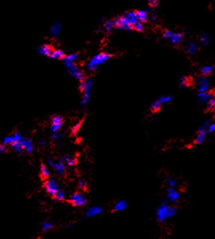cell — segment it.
<instances>
[{
	"label": "cell",
	"mask_w": 215,
	"mask_h": 239,
	"mask_svg": "<svg viewBox=\"0 0 215 239\" xmlns=\"http://www.w3.org/2000/svg\"><path fill=\"white\" fill-rule=\"evenodd\" d=\"M112 58V55L106 53H99L95 56H94L91 59V61L87 64V68L91 71H95L98 69V66L103 64L104 62L108 61Z\"/></svg>",
	"instance_id": "cell-3"
},
{
	"label": "cell",
	"mask_w": 215,
	"mask_h": 239,
	"mask_svg": "<svg viewBox=\"0 0 215 239\" xmlns=\"http://www.w3.org/2000/svg\"><path fill=\"white\" fill-rule=\"evenodd\" d=\"M199 82V92H206V91H209L210 83H209V80L206 78V76L202 75L199 79V82Z\"/></svg>",
	"instance_id": "cell-14"
},
{
	"label": "cell",
	"mask_w": 215,
	"mask_h": 239,
	"mask_svg": "<svg viewBox=\"0 0 215 239\" xmlns=\"http://www.w3.org/2000/svg\"><path fill=\"white\" fill-rule=\"evenodd\" d=\"M103 27L105 29L106 33H110V31H112L113 29L115 27V21H111V20H107V21L104 22L103 23Z\"/></svg>",
	"instance_id": "cell-26"
},
{
	"label": "cell",
	"mask_w": 215,
	"mask_h": 239,
	"mask_svg": "<svg viewBox=\"0 0 215 239\" xmlns=\"http://www.w3.org/2000/svg\"><path fill=\"white\" fill-rule=\"evenodd\" d=\"M167 183L169 185V187H172V188H175L177 187L178 185V181L174 178H167Z\"/></svg>",
	"instance_id": "cell-37"
},
{
	"label": "cell",
	"mask_w": 215,
	"mask_h": 239,
	"mask_svg": "<svg viewBox=\"0 0 215 239\" xmlns=\"http://www.w3.org/2000/svg\"><path fill=\"white\" fill-rule=\"evenodd\" d=\"M134 29L135 31L141 32V31H143V26H142V24L141 22H137L136 24L134 25Z\"/></svg>",
	"instance_id": "cell-39"
},
{
	"label": "cell",
	"mask_w": 215,
	"mask_h": 239,
	"mask_svg": "<svg viewBox=\"0 0 215 239\" xmlns=\"http://www.w3.org/2000/svg\"><path fill=\"white\" fill-rule=\"evenodd\" d=\"M211 123V120H206L205 122H203L202 126L199 127V130H198V135H197V138L195 139V140L193 142V145L194 146H197V145H200L206 139V136H207V129H208L209 126Z\"/></svg>",
	"instance_id": "cell-4"
},
{
	"label": "cell",
	"mask_w": 215,
	"mask_h": 239,
	"mask_svg": "<svg viewBox=\"0 0 215 239\" xmlns=\"http://www.w3.org/2000/svg\"><path fill=\"white\" fill-rule=\"evenodd\" d=\"M115 21V27L120 30H124V31H130L134 29V26L130 24L127 19H124L123 17H118L117 19L114 20Z\"/></svg>",
	"instance_id": "cell-9"
},
{
	"label": "cell",
	"mask_w": 215,
	"mask_h": 239,
	"mask_svg": "<svg viewBox=\"0 0 215 239\" xmlns=\"http://www.w3.org/2000/svg\"><path fill=\"white\" fill-rule=\"evenodd\" d=\"M184 33H182V34H171V36H170V42L173 43V44H179L182 41V34H183Z\"/></svg>",
	"instance_id": "cell-24"
},
{
	"label": "cell",
	"mask_w": 215,
	"mask_h": 239,
	"mask_svg": "<svg viewBox=\"0 0 215 239\" xmlns=\"http://www.w3.org/2000/svg\"><path fill=\"white\" fill-rule=\"evenodd\" d=\"M148 3L151 7H155L158 4V0H149Z\"/></svg>",
	"instance_id": "cell-45"
},
{
	"label": "cell",
	"mask_w": 215,
	"mask_h": 239,
	"mask_svg": "<svg viewBox=\"0 0 215 239\" xmlns=\"http://www.w3.org/2000/svg\"><path fill=\"white\" fill-rule=\"evenodd\" d=\"M177 214V209L170 206V202L165 200L161 202L156 211V218L158 223H164L166 219L174 218Z\"/></svg>",
	"instance_id": "cell-1"
},
{
	"label": "cell",
	"mask_w": 215,
	"mask_h": 239,
	"mask_svg": "<svg viewBox=\"0 0 215 239\" xmlns=\"http://www.w3.org/2000/svg\"><path fill=\"white\" fill-rule=\"evenodd\" d=\"M80 127H81V124H80V122H78V123H76V124L73 127V128H72V131L74 132V133H77V132L80 130Z\"/></svg>",
	"instance_id": "cell-44"
},
{
	"label": "cell",
	"mask_w": 215,
	"mask_h": 239,
	"mask_svg": "<svg viewBox=\"0 0 215 239\" xmlns=\"http://www.w3.org/2000/svg\"><path fill=\"white\" fill-rule=\"evenodd\" d=\"M102 211H103V208L100 207V206H91V207L86 210V216L87 218H93V217H95V216L98 215L99 214L102 213Z\"/></svg>",
	"instance_id": "cell-15"
},
{
	"label": "cell",
	"mask_w": 215,
	"mask_h": 239,
	"mask_svg": "<svg viewBox=\"0 0 215 239\" xmlns=\"http://www.w3.org/2000/svg\"><path fill=\"white\" fill-rule=\"evenodd\" d=\"M22 146L23 147V150L28 154H32L34 152V144L31 140L29 139H22L21 140Z\"/></svg>",
	"instance_id": "cell-16"
},
{
	"label": "cell",
	"mask_w": 215,
	"mask_h": 239,
	"mask_svg": "<svg viewBox=\"0 0 215 239\" xmlns=\"http://www.w3.org/2000/svg\"><path fill=\"white\" fill-rule=\"evenodd\" d=\"M197 45L195 43H194L193 42H189L188 44L187 45V52L189 55H194L197 51Z\"/></svg>",
	"instance_id": "cell-27"
},
{
	"label": "cell",
	"mask_w": 215,
	"mask_h": 239,
	"mask_svg": "<svg viewBox=\"0 0 215 239\" xmlns=\"http://www.w3.org/2000/svg\"><path fill=\"white\" fill-rule=\"evenodd\" d=\"M40 175L43 179H48L50 178V171L48 170L47 166L42 165L40 166Z\"/></svg>",
	"instance_id": "cell-25"
},
{
	"label": "cell",
	"mask_w": 215,
	"mask_h": 239,
	"mask_svg": "<svg viewBox=\"0 0 215 239\" xmlns=\"http://www.w3.org/2000/svg\"><path fill=\"white\" fill-rule=\"evenodd\" d=\"M214 67V66H207V67H203L201 70V74L203 76H208L213 72Z\"/></svg>",
	"instance_id": "cell-32"
},
{
	"label": "cell",
	"mask_w": 215,
	"mask_h": 239,
	"mask_svg": "<svg viewBox=\"0 0 215 239\" xmlns=\"http://www.w3.org/2000/svg\"><path fill=\"white\" fill-rule=\"evenodd\" d=\"M122 17L126 19L127 21L129 22L130 23L132 24L134 26V24H136L138 22V19H137L136 13L135 11H129L124 14L122 15Z\"/></svg>",
	"instance_id": "cell-21"
},
{
	"label": "cell",
	"mask_w": 215,
	"mask_h": 239,
	"mask_svg": "<svg viewBox=\"0 0 215 239\" xmlns=\"http://www.w3.org/2000/svg\"><path fill=\"white\" fill-rule=\"evenodd\" d=\"M10 146H11L12 150H13V151H14V152L17 154H21L22 152L24 151L23 147H22V146L21 141L16 142H14V143L11 144Z\"/></svg>",
	"instance_id": "cell-29"
},
{
	"label": "cell",
	"mask_w": 215,
	"mask_h": 239,
	"mask_svg": "<svg viewBox=\"0 0 215 239\" xmlns=\"http://www.w3.org/2000/svg\"><path fill=\"white\" fill-rule=\"evenodd\" d=\"M63 125V118L62 116L58 115H54L51 118V125H50V130L51 133L59 131Z\"/></svg>",
	"instance_id": "cell-8"
},
{
	"label": "cell",
	"mask_w": 215,
	"mask_h": 239,
	"mask_svg": "<svg viewBox=\"0 0 215 239\" xmlns=\"http://www.w3.org/2000/svg\"><path fill=\"white\" fill-rule=\"evenodd\" d=\"M206 104H207V107H208L209 110H212V111L215 110V97L209 101Z\"/></svg>",
	"instance_id": "cell-38"
},
{
	"label": "cell",
	"mask_w": 215,
	"mask_h": 239,
	"mask_svg": "<svg viewBox=\"0 0 215 239\" xmlns=\"http://www.w3.org/2000/svg\"><path fill=\"white\" fill-rule=\"evenodd\" d=\"M127 207V203L126 202V201H124V200H119L114 206V211H116V212H119V211H122L126 210Z\"/></svg>",
	"instance_id": "cell-22"
},
{
	"label": "cell",
	"mask_w": 215,
	"mask_h": 239,
	"mask_svg": "<svg viewBox=\"0 0 215 239\" xmlns=\"http://www.w3.org/2000/svg\"><path fill=\"white\" fill-rule=\"evenodd\" d=\"M64 53L61 50H53L49 57L52 59H62L64 58Z\"/></svg>",
	"instance_id": "cell-23"
},
{
	"label": "cell",
	"mask_w": 215,
	"mask_h": 239,
	"mask_svg": "<svg viewBox=\"0 0 215 239\" xmlns=\"http://www.w3.org/2000/svg\"><path fill=\"white\" fill-rule=\"evenodd\" d=\"M70 203L74 206H83L87 202V199L84 194L81 192H75L69 199Z\"/></svg>",
	"instance_id": "cell-5"
},
{
	"label": "cell",
	"mask_w": 215,
	"mask_h": 239,
	"mask_svg": "<svg viewBox=\"0 0 215 239\" xmlns=\"http://www.w3.org/2000/svg\"><path fill=\"white\" fill-rule=\"evenodd\" d=\"M200 41H201V43L202 45H206L209 42L208 36L206 35V34H202L201 38H200Z\"/></svg>",
	"instance_id": "cell-40"
},
{
	"label": "cell",
	"mask_w": 215,
	"mask_h": 239,
	"mask_svg": "<svg viewBox=\"0 0 215 239\" xmlns=\"http://www.w3.org/2000/svg\"><path fill=\"white\" fill-rule=\"evenodd\" d=\"M7 145L4 143H0V154H2L5 153L6 151H7Z\"/></svg>",
	"instance_id": "cell-43"
},
{
	"label": "cell",
	"mask_w": 215,
	"mask_h": 239,
	"mask_svg": "<svg viewBox=\"0 0 215 239\" xmlns=\"http://www.w3.org/2000/svg\"><path fill=\"white\" fill-rule=\"evenodd\" d=\"M158 100L162 104H166V103H170V101L172 100V96L170 95H163L161 96L158 98Z\"/></svg>",
	"instance_id": "cell-35"
},
{
	"label": "cell",
	"mask_w": 215,
	"mask_h": 239,
	"mask_svg": "<svg viewBox=\"0 0 215 239\" xmlns=\"http://www.w3.org/2000/svg\"><path fill=\"white\" fill-rule=\"evenodd\" d=\"M162 103L159 102L158 100L155 101L154 103H153L151 104V110L152 113H157L158 112L159 110H161V107H162Z\"/></svg>",
	"instance_id": "cell-31"
},
{
	"label": "cell",
	"mask_w": 215,
	"mask_h": 239,
	"mask_svg": "<svg viewBox=\"0 0 215 239\" xmlns=\"http://www.w3.org/2000/svg\"><path fill=\"white\" fill-rule=\"evenodd\" d=\"M214 137H215V136H214Z\"/></svg>",
	"instance_id": "cell-48"
},
{
	"label": "cell",
	"mask_w": 215,
	"mask_h": 239,
	"mask_svg": "<svg viewBox=\"0 0 215 239\" xmlns=\"http://www.w3.org/2000/svg\"><path fill=\"white\" fill-rule=\"evenodd\" d=\"M42 230L43 232H47L49 230L52 228V224L49 222H44V223L42 224Z\"/></svg>",
	"instance_id": "cell-36"
},
{
	"label": "cell",
	"mask_w": 215,
	"mask_h": 239,
	"mask_svg": "<svg viewBox=\"0 0 215 239\" xmlns=\"http://www.w3.org/2000/svg\"><path fill=\"white\" fill-rule=\"evenodd\" d=\"M22 138V135L19 131H16L11 135L5 137L3 140H2V143L6 144V145H11V144L16 142L21 141Z\"/></svg>",
	"instance_id": "cell-10"
},
{
	"label": "cell",
	"mask_w": 215,
	"mask_h": 239,
	"mask_svg": "<svg viewBox=\"0 0 215 239\" xmlns=\"http://www.w3.org/2000/svg\"><path fill=\"white\" fill-rule=\"evenodd\" d=\"M38 145L40 146H44L46 145V142L44 141V140H41V141H39V142H38Z\"/></svg>",
	"instance_id": "cell-47"
},
{
	"label": "cell",
	"mask_w": 215,
	"mask_h": 239,
	"mask_svg": "<svg viewBox=\"0 0 215 239\" xmlns=\"http://www.w3.org/2000/svg\"><path fill=\"white\" fill-rule=\"evenodd\" d=\"M66 67L68 70L70 74L79 82H82L86 79H85V74L82 72V70L75 63L69 65V66H67Z\"/></svg>",
	"instance_id": "cell-6"
},
{
	"label": "cell",
	"mask_w": 215,
	"mask_h": 239,
	"mask_svg": "<svg viewBox=\"0 0 215 239\" xmlns=\"http://www.w3.org/2000/svg\"><path fill=\"white\" fill-rule=\"evenodd\" d=\"M44 187L45 189L46 190V192L48 193V194H50V196H54L55 194V193L59 190V186L58 184V182L55 181L54 178H48L46 179L45 183H44Z\"/></svg>",
	"instance_id": "cell-7"
},
{
	"label": "cell",
	"mask_w": 215,
	"mask_h": 239,
	"mask_svg": "<svg viewBox=\"0 0 215 239\" xmlns=\"http://www.w3.org/2000/svg\"><path fill=\"white\" fill-rule=\"evenodd\" d=\"M92 86H93V79L91 78L85 79L82 82H79V89L82 93V97L81 99V105L82 106H86L90 101Z\"/></svg>",
	"instance_id": "cell-2"
},
{
	"label": "cell",
	"mask_w": 215,
	"mask_h": 239,
	"mask_svg": "<svg viewBox=\"0 0 215 239\" xmlns=\"http://www.w3.org/2000/svg\"><path fill=\"white\" fill-rule=\"evenodd\" d=\"M53 49L51 46L48 45V44H43L38 48V53L41 55H44V56H50V54L52 53Z\"/></svg>",
	"instance_id": "cell-20"
},
{
	"label": "cell",
	"mask_w": 215,
	"mask_h": 239,
	"mask_svg": "<svg viewBox=\"0 0 215 239\" xmlns=\"http://www.w3.org/2000/svg\"><path fill=\"white\" fill-rule=\"evenodd\" d=\"M214 132H215V122H211V123L209 126L208 129H207V133L211 134V133H214Z\"/></svg>",
	"instance_id": "cell-41"
},
{
	"label": "cell",
	"mask_w": 215,
	"mask_h": 239,
	"mask_svg": "<svg viewBox=\"0 0 215 239\" xmlns=\"http://www.w3.org/2000/svg\"><path fill=\"white\" fill-rule=\"evenodd\" d=\"M51 167L55 170V171L57 173L58 175H63L65 174V171H66V164L61 159H59L57 162L54 161Z\"/></svg>",
	"instance_id": "cell-12"
},
{
	"label": "cell",
	"mask_w": 215,
	"mask_h": 239,
	"mask_svg": "<svg viewBox=\"0 0 215 239\" xmlns=\"http://www.w3.org/2000/svg\"><path fill=\"white\" fill-rule=\"evenodd\" d=\"M190 84H191V79L187 76L183 77L180 82V86L182 87H188L190 86Z\"/></svg>",
	"instance_id": "cell-34"
},
{
	"label": "cell",
	"mask_w": 215,
	"mask_h": 239,
	"mask_svg": "<svg viewBox=\"0 0 215 239\" xmlns=\"http://www.w3.org/2000/svg\"><path fill=\"white\" fill-rule=\"evenodd\" d=\"M171 34H171V31H165V32L163 33V36L166 38H170Z\"/></svg>",
	"instance_id": "cell-46"
},
{
	"label": "cell",
	"mask_w": 215,
	"mask_h": 239,
	"mask_svg": "<svg viewBox=\"0 0 215 239\" xmlns=\"http://www.w3.org/2000/svg\"><path fill=\"white\" fill-rule=\"evenodd\" d=\"M62 138H63V133H62L60 130L58 132L51 133V141L54 142H59L60 140H62Z\"/></svg>",
	"instance_id": "cell-30"
},
{
	"label": "cell",
	"mask_w": 215,
	"mask_h": 239,
	"mask_svg": "<svg viewBox=\"0 0 215 239\" xmlns=\"http://www.w3.org/2000/svg\"><path fill=\"white\" fill-rule=\"evenodd\" d=\"M199 101L202 103H207L210 100L215 97V93L213 91H206V92H199Z\"/></svg>",
	"instance_id": "cell-13"
},
{
	"label": "cell",
	"mask_w": 215,
	"mask_h": 239,
	"mask_svg": "<svg viewBox=\"0 0 215 239\" xmlns=\"http://www.w3.org/2000/svg\"><path fill=\"white\" fill-rule=\"evenodd\" d=\"M61 160H62V162L66 164V166H73L75 165L77 163L76 158H74L72 154H65V155L61 158Z\"/></svg>",
	"instance_id": "cell-19"
},
{
	"label": "cell",
	"mask_w": 215,
	"mask_h": 239,
	"mask_svg": "<svg viewBox=\"0 0 215 239\" xmlns=\"http://www.w3.org/2000/svg\"><path fill=\"white\" fill-rule=\"evenodd\" d=\"M78 187L80 188V189L85 190L86 188V182L83 180H79L78 182Z\"/></svg>",
	"instance_id": "cell-42"
},
{
	"label": "cell",
	"mask_w": 215,
	"mask_h": 239,
	"mask_svg": "<svg viewBox=\"0 0 215 239\" xmlns=\"http://www.w3.org/2000/svg\"><path fill=\"white\" fill-rule=\"evenodd\" d=\"M53 198H54V199H55V201L56 202H62L65 199V194L64 192L62 191L61 190H58L56 193H55V194L53 196Z\"/></svg>",
	"instance_id": "cell-33"
},
{
	"label": "cell",
	"mask_w": 215,
	"mask_h": 239,
	"mask_svg": "<svg viewBox=\"0 0 215 239\" xmlns=\"http://www.w3.org/2000/svg\"><path fill=\"white\" fill-rule=\"evenodd\" d=\"M136 16L138 20H139L140 22H146L147 21V14L146 11L144 10H136Z\"/></svg>",
	"instance_id": "cell-28"
},
{
	"label": "cell",
	"mask_w": 215,
	"mask_h": 239,
	"mask_svg": "<svg viewBox=\"0 0 215 239\" xmlns=\"http://www.w3.org/2000/svg\"><path fill=\"white\" fill-rule=\"evenodd\" d=\"M62 29V24L58 22H55V23L52 24V26L50 27V34H51L52 37L56 38L59 35V34L61 33Z\"/></svg>",
	"instance_id": "cell-17"
},
{
	"label": "cell",
	"mask_w": 215,
	"mask_h": 239,
	"mask_svg": "<svg viewBox=\"0 0 215 239\" xmlns=\"http://www.w3.org/2000/svg\"><path fill=\"white\" fill-rule=\"evenodd\" d=\"M78 58H79V55L77 53H74V54H71V55L64 56V58H62V62H63L65 67H67L69 65L75 63V62L78 60Z\"/></svg>",
	"instance_id": "cell-18"
},
{
	"label": "cell",
	"mask_w": 215,
	"mask_h": 239,
	"mask_svg": "<svg viewBox=\"0 0 215 239\" xmlns=\"http://www.w3.org/2000/svg\"><path fill=\"white\" fill-rule=\"evenodd\" d=\"M166 198L167 200L170 202L172 203H177L179 201L180 199V194L179 192H178L175 188L170 187L166 191Z\"/></svg>",
	"instance_id": "cell-11"
}]
</instances>
